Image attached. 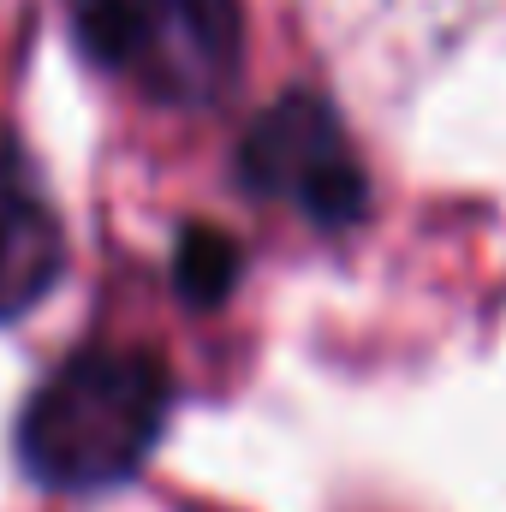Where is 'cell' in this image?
Listing matches in <instances>:
<instances>
[{"label": "cell", "mask_w": 506, "mask_h": 512, "mask_svg": "<svg viewBox=\"0 0 506 512\" xmlns=\"http://www.w3.org/2000/svg\"><path fill=\"white\" fill-rule=\"evenodd\" d=\"M173 411V376L155 352L84 346L18 411V459L42 489L96 495L137 477Z\"/></svg>", "instance_id": "cell-1"}, {"label": "cell", "mask_w": 506, "mask_h": 512, "mask_svg": "<svg viewBox=\"0 0 506 512\" xmlns=\"http://www.w3.org/2000/svg\"><path fill=\"white\" fill-rule=\"evenodd\" d=\"M78 48L126 78L137 96L197 114L239 84L245 6L239 0H72Z\"/></svg>", "instance_id": "cell-2"}, {"label": "cell", "mask_w": 506, "mask_h": 512, "mask_svg": "<svg viewBox=\"0 0 506 512\" xmlns=\"http://www.w3.org/2000/svg\"><path fill=\"white\" fill-rule=\"evenodd\" d=\"M239 179L256 197L292 203L322 233H340V227L364 221V209H370V179L358 167L352 137L340 126V114L310 90L274 96L251 120L245 143H239Z\"/></svg>", "instance_id": "cell-3"}, {"label": "cell", "mask_w": 506, "mask_h": 512, "mask_svg": "<svg viewBox=\"0 0 506 512\" xmlns=\"http://www.w3.org/2000/svg\"><path fill=\"white\" fill-rule=\"evenodd\" d=\"M66 268V227L30 149L0 126V322L36 310Z\"/></svg>", "instance_id": "cell-4"}, {"label": "cell", "mask_w": 506, "mask_h": 512, "mask_svg": "<svg viewBox=\"0 0 506 512\" xmlns=\"http://www.w3.org/2000/svg\"><path fill=\"white\" fill-rule=\"evenodd\" d=\"M239 268H245V251L227 227H209V221H191L173 245V286L185 304L197 310H215L227 304V292L239 286Z\"/></svg>", "instance_id": "cell-5"}]
</instances>
